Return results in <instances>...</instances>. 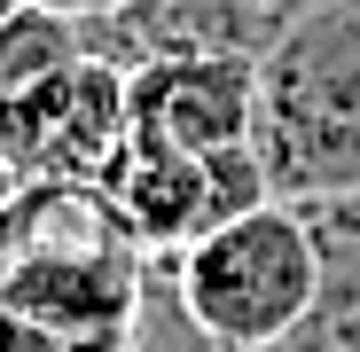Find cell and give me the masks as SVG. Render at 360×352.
Wrapping results in <instances>:
<instances>
[{"mask_svg": "<svg viewBox=\"0 0 360 352\" xmlns=\"http://www.w3.org/2000/svg\"><path fill=\"white\" fill-rule=\"evenodd\" d=\"M251 8H274V16H290V8H306V0H251Z\"/></svg>", "mask_w": 360, "mask_h": 352, "instance_id": "30bf717a", "label": "cell"}, {"mask_svg": "<svg viewBox=\"0 0 360 352\" xmlns=\"http://www.w3.org/2000/svg\"><path fill=\"white\" fill-rule=\"evenodd\" d=\"M39 8H63V16H117V8H134V0H39Z\"/></svg>", "mask_w": 360, "mask_h": 352, "instance_id": "9c48e42d", "label": "cell"}, {"mask_svg": "<svg viewBox=\"0 0 360 352\" xmlns=\"http://www.w3.org/2000/svg\"><path fill=\"white\" fill-rule=\"evenodd\" d=\"M259 157L290 204L360 196V0H306L266 39Z\"/></svg>", "mask_w": 360, "mask_h": 352, "instance_id": "7a4b0ae2", "label": "cell"}, {"mask_svg": "<svg viewBox=\"0 0 360 352\" xmlns=\"http://www.w3.org/2000/svg\"><path fill=\"white\" fill-rule=\"evenodd\" d=\"M86 55V24L63 16V8H39V0H24V8L0 24V110L24 102L32 86H47L55 71H71Z\"/></svg>", "mask_w": 360, "mask_h": 352, "instance_id": "ba28073f", "label": "cell"}, {"mask_svg": "<svg viewBox=\"0 0 360 352\" xmlns=\"http://www.w3.org/2000/svg\"><path fill=\"white\" fill-rule=\"evenodd\" d=\"M102 196H110V211L126 219V235H134L149 259H172V251H188L196 235H212L219 219L266 204L274 181H266V157L259 149L196 157V149L126 141V157H117L110 181H102Z\"/></svg>", "mask_w": 360, "mask_h": 352, "instance_id": "277c9868", "label": "cell"}, {"mask_svg": "<svg viewBox=\"0 0 360 352\" xmlns=\"http://www.w3.org/2000/svg\"><path fill=\"white\" fill-rule=\"evenodd\" d=\"M134 79V141L157 149H259V55H180L126 71Z\"/></svg>", "mask_w": 360, "mask_h": 352, "instance_id": "8992f818", "label": "cell"}, {"mask_svg": "<svg viewBox=\"0 0 360 352\" xmlns=\"http://www.w3.org/2000/svg\"><path fill=\"white\" fill-rule=\"evenodd\" d=\"M314 227H321V259H329L321 298L274 352H360V196L314 204Z\"/></svg>", "mask_w": 360, "mask_h": 352, "instance_id": "52a82bcc", "label": "cell"}, {"mask_svg": "<svg viewBox=\"0 0 360 352\" xmlns=\"http://www.w3.org/2000/svg\"><path fill=\"white\" fill-rule=\"evenodd\" d=\"M134 141V79L79 55L71 71H55L47 86H32L24 102L0 110V157L16 181H86L102 188L110 164Z\"/></svg>", "mask_w": 360, "mask_h": 352, "instance_id": "5b68a950", "label": "cell"}, {"mask_svg": "<svg viewBox=\"0 0 360 352\" xmlns=\"http://www.w3.org/2000/svg\"><path fill=\"white\" fill-rule=\"evenodd\" d=\"M172 298L188 306V321L227 344V352H274L321 298V227L314 204L266 196L251 211L219 219L212 235H196L188 251L157 259Z\"/></svg>", "mask_w": 360, "mask_h": 352, "instance_id": "3957f363", "label": "cell"}, {"mask_svg": "<svg viewBox=\"0 0 360 352\" xmlns=\"http://www.w3.org/2000/svg\"><path fill=\"white\" fill-rule=\"evenodd\" d=\"M16 8H24V0H0V24H8V16H16Z\"/></svg>", "mask_w": 360, "mask_h": 352, "instance_id": "8fae6325", "label": "cell"}, {"mask_svg": "<svg viewBox=\"0 0 360 352\" xmlns=\"http://www.w3.org/2000/svg\"><path fill=\"white\" fill-rule=\"evenodd\" d=\"M149 282L157 259L126 235L102 188L16 181L0 196V306L94 337H134Z\"/></svg>", "mask_w": 360, "mask_h": 352, "instance_id": "6da1fadb", "label": "cell"}]
</instances>
